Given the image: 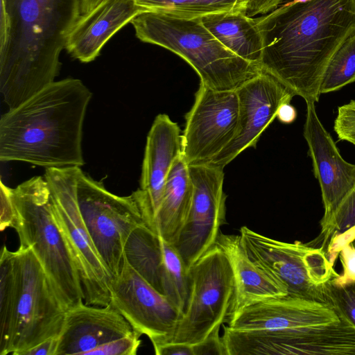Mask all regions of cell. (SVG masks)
Wrapping results in <instances>:
<instances>
[{"mask_svg":"<svg viewBox=\"0 0 355 355\" xmlns=\"http://www.w3.org/2000/svg\"><path fill=\"white\" fill-rule=\"evenodd\" d=\"M254 20L261 71L317 103L330 60L355 31V0H293Z\"/></svg>","mask_w":355,"mask_h":355,"instance_id":"obj_1","label":"cell"},{"mask_svg":"<svg viewBox=\"0 0 355 355\" xmlns=\"http://www.w3.org/2000/svg\"><path fill=\"white\" fill-rule=\"evenodd\" d=\"M81 0H1L0 92L9 110L55 81Z\"/></svg>","mask_w":355,"mask_h":355,"instance_id":"obj_2","label":"cell"},{"mask_svg":"<svg viewBox=\"0 0 355 355\" xmlns=\"http://www.w3.org/2000/svg\"><path fill=\"white\" fill-rule=\"evenodd\" d=\"M92 96L80 80L68 78L9 110L0 119L1 162L83 166V123Z\"/></svg>","mask_w":355,"mask_h":355,"instance_id":"obj_3","label":"cell"},{"mask_svg":"<svg viewBox=\"0 0 355 355\" xmlns=\"http://www.w3.org/2000/svg\"><path fill=\"white\" fill-rule=\"evenodd\" d=\"M0 274V355H19L59 336L67 311L33 250L3 245Z\"/></svg>","mask_w":355,"mask_h":355,"instance_id":"obj_4","label":"cell"},{"mask_svg":"<svg viewBox=\"0 0 355 355\" xmlns=\"http://www.w3.org/2000/svg\"><path fill=\"white\" fill-rule=\"evenodd\" d=\"M144 42L164 47L187 62L200 84L217 91H234L261 71L225 48L200 17H182L146 10L130 22Z\"/></svg>","mask_w":355,"mask_h":355,"instance_id":"obj_5","label":"cell"},{"mask_svg":"<svg viewBox=\"0 0 355 355\" xmlns=\"http://www.w3.org/2000/svg\"><path fill=\"white\" fill-rule=\"evenodd\" d=\"M15 217L12 227L20 245L34 252L66 311L84 301L79 272L53 210L44 177L35 176L12 189Z\"/></svg>","mask_w":355,"mask_h":355,"instance_id":"obj_6","label":"cell"},{"mask_svg":"<svg viewBox=\"0 0 355 355\" xmlns=\"http://www.w3.org/2000/svg\"><path fill=\"white\" fill-rule=\"evenodd\" d=\"M239 232L249 257L283 284L288 295L328 303L325 285L339 274L323 249L298 241H277L246 226L241 227Z\"/></svg>","mask_w":355,"mask_h":355,"instance_id":"obj_7","label":"cell"},{"mask_svg":"<svg viewBox=\"0 0 355 355\" xmlns=\"http://www.w3.org/2000/svg\"><path fill=\"white\" fill-rule=\"evenodd\" d=\"M76 198L80 211L94 245L111 279L119 275L125 257L124 247L131 232L144 222L132 193L115 195L78 168Z\"/></svg>","mask_w":355,"mask_h":355,"instance_id":"obj_8","label":"cell"},{"mask_svg":"<svg viewBox=\"0 0 355 355\" xmlns=\"http://www.w3.org/2000/svg\"><path fill=\"white\" fill-rule=\"evenodd\" d=\"M79 166L46 168L54 216L77 265L86 304L110 302L111 276L98 254L79 209L76 176Z\"/></svg>","mask_w":355,"mask_h":355,"instance_id":"obj_9","label":"cell"},{"mask_svg":"<svg viewBox=\"0 0 355 355\" xmlns=\"http://www.w3.org/2000/svg\"><path fill=\"white\" fill-rule=\"evenodd\" d=\"M189 275V302L171 342L193 345L225 322L234 285L230 261L216 245L192 265Z\"/></svg>","mask_w":355,"mask_h":355,"instance_id":"obj_10","label":"cell"},{"mask_svg":"<svg viewBox=\"0 0 355 355\" xmlns=\"http://www.w3.org/2000/svg\"><path fill=\"white\" fill-rule=\"evenodd\" d=\"M185 119L182 158L188 166L210 163L237 134L236 90L217 91L200 83L194 103Z\"/></svg>","mask_w":355,"mask_h":355,"instance_id":"obj_11","label":"cell"},{"mask_svg":"<svg viewBox=\"0 0 355 355\" xmlns=\"http://www.w3.org/2000/svg\"><path fill=\"white\" fill-rule=\"evenodd\" d=\"M224 168L211 164L189 166L193 186L188 218L173 244L189 270L211 246L226 223Z\"/></svg>","mask_w":355,"mask_h":355,"instance_id":"obj_12","label":"cell"},{"mask_svg":"<svg viewBox=\"0 0 355 355\" xmlns=\"http://www.w3.org/2000/svg\"><path fill=\"white\" fill-rule=\"evenodd\" d=\"M110 302L153 347L172 340L183 313L143 279L126 259L119 275L110 279Z\"/></svg>","mask_w":355,"mask_h":355,"instance_id":"obj_13","label":"cell"},{"mask_svg":"<svg viewBox=\"0 0 355 355\" xmlns=\"http://www.w3.org/2000/svg\"><path fill=\"white\" fill-rule=\"evenodd\" d=\"M124 254L143 279L184 312L191 291L189 270L173 244L144 220L131 232Z\"/></svg>","mask_w":355,"mask_h":355,"instance_id":"obj_14","label":"cell"},{"mask_svg":"<svg viewBox=\"0 0 355 355\" xmlns=\"http://www.w3.org/2000/svg\"><path fill=\"white\" fill-rule=\"evenodd\" d=\"M236 92L239 101L237 134L209 164L225 168L245 149L255 148L263 132L276 118L280 105L290 103L295 96L263 71L244 83Z\"/></svg>","mask_w":355,"mask_h":355,"instance_id":"obj_15","label":"cell"},{"mask_svg":"<svg viewBox=\"0 0 355 355\" xmlns=\"http://www.w3.org/2000/svg\"><path fill=\"white\" fill-rule=\"evenodd\" d=\"M344 318L330 303L287 295L245 307L225 322L240 331H293L336 323Z\"/></svg>","mask_w":355,"mask_h":355,"instance_id":"obj_16","label":"cell"},{"mask_svg":"<svg viewBox=\"0 0 355 355\" xmlns=\"http://www.w3.org/2000/svg\"><path fill=\"white\" fill-rule=\"evenodd\" d=\"M182 154L180 127L167 114H158L147 135L139 187L132 192L146 222H154L169 173Z\"/></svg>","mask_w":355,"mask_h":355,"instance_id":"obj_17","label":"cell"},{"mask_svg":"<svg viewBox=\"0 0 355 355\" xmlns=\"http://www.w3.org/2000/svg\"><path fill=\"white\" fill-rule=\"evenodd\" d=\"M304 137L320 184L324 207L322 228L355 183V164L341 156L331 135L318 118L314 102L306 101Z\"/></svg>","mask_w":355,"mask_h":355,"instance_id":"obj_18","label":"cell"},{"mask_svg":"<svg viewBox=\"0 0 355 355\" xmlns=\"http://www.w3.org/2000/svg\"><path fill=\"white\" fill-rule=\"evenodd\" d=\"M136 333L111 302L99 307L82 302L66 311L55 355H87L107 342Z\"/></svg>","mask_w":355,"mask_h":355,"instance_id":"obj_19","label":"cell"},{"mask_svg":"<svg viewBox=\"0 0 355 355\" xmlns=\"http://www.w3.org/2000/svg\"><path fill=\"white\" fill-rule=\"evenodd\" d=\"M145 10L135 0H104L80 16L67 37L65 49L80 62H90L119 30Z\"/></svg>","mask_w":355,"mask_h":355,"instance_id":"obj_20","label":"cell"},{"mask_svg":"<svg viewBox=\"0 0 355 355\" xmlns=\"http://www.w3.org/2000/svg\"><path fill=\"white\" fill-rule=\"evenodd\" d=\"M215 245L227 256L234 277L233 300L226 320L250 305L288 295L283 284L267 274L249 257L240 235L220 232Z\"/></svg>","mask_w":355,"mask_h":355,"instance_id":"obj_21","label":"cell"},{"mask_svg":"<svg viewBox=\"0 0 355 355\" xmlns=\"http://www.w3.org/2000/svg\"><path fill=\"white\" fill-rule=\"evenodd\" d=\"M193 186L189 166L181 156L173 166L164 189L154 225L158 234L168 243L177 241L190 212Z\"/></svg>","mask_w":355,"mask_h":355,"instance_id":"obj_22","label":"cell"},{"mask_svg":"<svg viewBox=\"0 0 355 355\" xmlns=\"http://www.w3.org/2000/svg\"><path fill=\"white\" fill-rule=\"evenodd\" d=\"M200 19L225 48L259 67L262 40L254 18L243 11H227L206 15Z\"/></svg>","mask_w":355,"mask_h":355,"instance_id":"obj_23","label":"cell"},{"mask_svg":"<svg viewBox=\"0 0 355 355\" xmlns=\"http://www.w3.org/2000/svg\"><path fill=\"white\" fill-rule=\"evenodd\" d=\"M248 0H135L146 10L182 17H201L227 11H245Z\"/></svg>","mask_w":355,"mask_h":355,"instance_id":"obj_24","label":"cell"},{"mask_svg":"<svg viewBox=\"0 0 355 355\" xmlns=\"http://www.w3.org/2000/svg\"><path fill=\"white\" fill-rule=\"evenodd\" d=\"M355 82V31L330 60L320 87V94L336 92Z\"/></svg>","mask_w":355,"mask_h":355,"instance_id":"obj_25","label":"cell"},{"mask_svg":"<svg viewBox=\"0 0 355 355\" xmlns=\"http://www.w3.org/2000/svg\"><path fill=\"white\" fill-rule=\"evenodd\" d=\"M355 227V183L338 205L319 236L309 244L325 251L329 240Z\"/></svg>","mask_w":355,"mask_h":355,"instance_id":"obj_26","label":"cell"},{"mask_svg":"<svg viewBox=\"0 0 355 355\" xmlns=\"http://www.w3.org/2000/svg\"><path fill=\"white\" fill-rule=\"evenodd\" d=\"M330 281L325 285L327 302L355 326V281L341 286L334 285Z\"/></svg>","mask_w":355,"mask_h":355,"instance_id":"obj_27","label":"cell"},{"mask_svg":"<svg viewBox=\"0 0 355 355\" xmlns=\"http://www.w3.org/2000/svg\"><path fill=\"white\" fill-rule=\"evenodd\" d=\"M141 336L136 333L112 340L91 350L87 355H135L141 343Z\"/></svg>","mask_w":355,"mask_h":355,"instance_id":"obj_28","label":"cell"},{"mask_svg":"<svg viewBox=\"0 0 355 355\" xmlns=\"http://www.w3.org/2000/svg\"><path fill=\"white\" fill-rule=\"evenodd\" d=\"M334 129L340 140L355 146V100L338 107Z\"/></svg>","mask_w":355,"mask_h":355,"instance_id":"obj_29","label":"cell"},{"mask_svg":"<svg viewBox=\"0 0 355 355\" xmlns=\"http://www.w3.org/2000/svg\"><path fill=\"white\" fill-rule=\"evenodd\" d=\"M343 272L333 278L330 282L337 286H341L355 281V245L351 243L345 245L338 253Z\"/></svg>","mask_w":355,"mask_h":355,"instance_id":"obj_30","label":"cell"},{"mask_svg":"<svg viewBox=\"0 0 355 355\" xmlns=\"http://www.w3.org/2000/svg\"><path fill=\"white\" fill-rule=\"evenodd\" d=\"M220 328L217 327L205 339L193 345V355H227Z\"/></svg>","mask_w":355,"mask_h":355,"instance_id":"obj_31","label":"cell"},{"mask_svg":"<svg viewBox=\"0 0 355 355\" xmlns=\"http://www.w3.org/2000/svg\"><path fill=\"white\" fill-rule=\"evenodd\" d=\"M0 229L3 231L7 227H12L15 217V207L12 199V189L6 186L2 181L0 183Z\"/></svg>","mask_w":355,"mask_h":355,"instance_id":"obj_32","label":"cell"},{"mask_svg":"<svg viewBox=\"0 0 355 355\" xmlns=\"http://www.w3.org/2000/svg\"><path fill=\"white\" fill-rule=\"evenodd\" d=\"M284 0H248L245 8L247 16L252 17L266 15L274 10Z\"/></svg>","mask_w":355,"mask_h":355,"instance_id":"obj_33","label":"cell"},{"mask_svg":"<svg viewBox=\"0 0 355 355\" xmlns=\"http://www.w3.org/2000/svg\"><path fill=\"white\" fill-rule=\"evenodd\" d=\"M157 355H193V345L168 342L153 347Z\"/></svg>","mask_w":355,"mask_h":355,"instance_id":"obj_34","label":"cell"},{"mask_svg":"<svg viewBox=\"0 0 355 355\" xmlns=\"http://www.w3.org/2000/svg\"><path fill=\"white\" fill-rule=\"evenodd\" d=\"M58 342L59 336L49 338L21 352L19 355H55Z\"/></svg>","mask_w":355,"mask_h":355,"instance_id":"obj_35","label":"cell"},{"mask_svg":"<svg viewBox=\"0 0 355 355\" xmlns=\"http://www.w3.org/2000/svg\"><path fill=\"white\" fill-rule=\"evenodd\" d=\"M297 117V111L290 103H285L280 105L277 110V119L284 124L293 123Z\"/></svg>","mask_w":355,"mask_h":355,"instance_id":"obj_36","label":"cell"},{"mask_svg":"<svg viewBox=\"0 0 355 355\" xmlns=\"http://www.w3.org/2000/svg\"><path fill=\"white\" fill-rule=\"evenodd\" d=\"M104 0H81V15L87 13Z\"/></svg>","mask_w":355,"mask_h":355,"instance_id":"obj_37","label":"cell"},{"mask_svg":"<svg viewBox=\"0 0 355 355\" xmlns=\"http://www.w3.org/2000/svg\"><path fill=\"white\" fill-rule=\"evenodd\" d=\"M351 233L355 236V227L351 229Z\"/></svg>","mask_w":355,"mask_h":355,"instance_id":"obj_38","label":"cell"},{"mask_svg":"<svg viewBox=\"0 0 355 355\" xmlns=\"http://www.w3.org/2000/svg\"><path fill=\"white\" fill-rule=\"evenodd\" d=\"M352 243L355 245V239Z\"/></svg>","mask_w":355,"mask_h":355,"instance_id":"obj_39","label":"cell"}]
</instances>
